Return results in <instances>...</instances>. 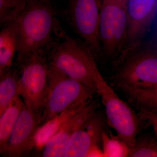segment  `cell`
<instances>
[{"mask_svg":"<svg viewBox=\"0 0 157 157\" xmlns=\"http://www.w3.org/2000/svg\"><path fill=\"white\" fill-rule=\"evenodd\" d=\"M128 157H157V140L150 135L137 136L135 145L129 148Z\"/></svg>","mask_w":157,"mask_h":157,"instance_id":"cell-18","label":"cell"},{"mask_svg":"<svg viewBox=\"0 0 157 157\" xmlns=\"http://www.w3.org/2000/svg\"><path fill=\"white\" fill-rule=\"evenodd\" d=\"M24 102L16 95L0 117V155L6 150L9 137Z\"/></svg>","mask_w":157,"mask_h":157,"instance_id":"cell-15","label":"cell"},{"mask_svg":"<svg viewBox=\"0 0 157 157\" xmlns=\"http://www.w3.org/2000/svg\"><path fill=\"white\" fill-rule=\"evenodd\" d=\"M52 41L44 50L48 67L64 73L96 91L94 70L97 64L85 44L69 36L55 17Z\"/></svg>","mask_w":157,"mask_h":157,"instance_id":"cell-2","label":"cell"},{"mask_svg":"<svg viewBox=\"0 0 157 157\" xmlns=\"http://www.w3.org/2000/svg\"><path fill=\"white\" fill-rule=\"evenodd\" d=\"M12 2L14 3L17 5H20V6H24L25 3L27 0H11Z\"/></svg>","mask_w":157,"mask_h":157,"instance_id":"cell-22","label":"cell"},{"mask_svg":"<svg viewBox=\"0 0 157 157\" xmlns=\"http://www.w3.org/2000/svg\"><path fill=\"white\" fill-rule=\"evenodd\" d=\"M114 86L123 93L129 102L137 109L157 111V86L140 87L122 83Z\"/></svg>","mask_w":157,"mask_h":157,"instance_id":"cell-13","label":"cell"},{"mask_svg":"<svg viewBox=\"0 0 157 157\" xmlns=\"http://www.w3.org/2000/svg\"><path fill=\"white\" fill-rule=\"evenodd\" d=\"M100 8L101 0H69L67 11L70 25L98 61L103 59L99 33Z\"/></svg>","mask_w":157,"mask_h":157,"instance_id":"cell-7","label":"cell"},{"mask_svg":"<svg viewBox=\"0 0 157 157\" xmlns=\"http://www.w3.org/2000/svg\"><path fill=\"white\" fill-rule=\"evenodd\" d=\"M91 99L66 109L41 125L36 133L35 148L38 150H42L48 140L57 133L66 120L73 113L87 104Z\"/></svg>","mask_w":157,"mask_h":157,"instance_id":"cell-14","label":"cell"},{"mask_svg":"<svg viewBox=\"0 0 157 157\" xmlns=\"http://www.w3.org/2000/svg\"><path fill=\"white\" fill-rule=\"evenodd\" d=\"M18 67L21 73L17 95L36 112L42 114L48 91L46 59L41 54H34Z\"/></svg>","mask_w":157,"mask_h":157,"instance_id":"cell-6","label":"cell"},{"mask_svg":"<svg viewBox=\"0 0 157 157\" xmlns=\"http://www.w3.org/2000/svg\"><path fill=\"white\" fill-rule=\"evenodd\" d=\"M157 11V0H128L126 41L118 64L140 45L147 28Z\"/></svg>","mask_w":157,"mask_h":157,"instance_id":"cell-11","label":"cell"},{"mask_svg":"<svg viewBox=\"0 0 157 157\" xmlns=\"http://www.w3.org/2000/svg\"><path fill=\"white\" fill-rule=\"evenodd\" d=\"M48 84L41 125L66 109L92 99L96 94L86 86L48 67Z\"/></svg>","mask_w":157,"mask_h":157,"instance_id":"cell-5","label":"cell"},{"mask_svg":"<svg viewBox=\"0 0 157 157\" xmlns=\"http://www.w3.org/2000/svg\"><path fill=\"white\" fill-rule=\"evenodd\" d=\"M104 126V117L96 111L72 135L63 157H104L100 143Z\"/></svg>","mask_w":157,"mask_h":157,"instance_id":"cell-10","label":"cell"},{"mask_svg":"<svg viewBox=\"0 0 157 157\" xmlns=\"http://www.w3.org/2000/svg\"><path fill=\"white\" fill-rule=\"evenodd\" d=\"M56 14L50 0H27L10 22L17 41V66L34 54H43L53 39Z\"/></svg>","mask_w":157,"mask_h":157,"instance_id":"cell-1","label":"cell"},{"mask_svg":"<svg viewBox=\"0 0 157 157\" xmlns=\"http://www.w3.org/2000/svg\"><path fill=\"white\" fill-rule=\"evenodd\" d=\"M111 78L113 85L157 86V52L144 51L132 52L117 66Z\"/></svg>","mask_w":157,"mask_h":157,"instance_id":"cell-8","label":"cell"},{"mask_svg":"<svg viewBox=\"0 0 157 157\" xmlns=\"http://www.w3.org/2000/svg\"><path fill=\"white\" fill-rule=\"evenodd\" d=\"M11 0H0V27L5 26L12 21L23 8Z\"/></svg>","mask_w":157,"mask_h":157,"instance_id":"cell-20","label":"cell"},{"mask_svg":"<svg viewBox=\"0 0 157 157\" xmlns=\"http://www.w3.org/2000/svg\"><path fill=\"white\" fill-rule=\"evenodd\" d=\"M98 104L92 99L66 120L57 133L42 148V157H63L70 138L73 134L96 112Z\"/></svg>","mask_w":157,"mask_h":157,"instance_id":"cell-12","label":"cell"},{"mask_svg":"<svg viewBox=\"0 0 157 157\" xmlns=\"http://www.w3.org/2000/svg\"><path fill=\"white\" fill-rule=\"evenodd\" d=\"M128 0H101L99 33L103 59L116 65L126 41Z\"/></svg>","mask_w":157,"mask_h":157,"instance_id":"cell-4","label":"cell"},{"mask_svg":"<svg viewBox=\"0 0 157 157\" xmlns=\"http://www.w3.org/2000/svg\"><path fill=\"white\" fill-rule=\"evenodd\" d=\"M42 114L24 104L10 135L3 157H21L30 154L35 147V137L41 125Z\"/></svg>","mask_w":157,"mask_h":157,"instance_id":"cell-9","label":"cell"},{"mask_svg":"<svg viewBox=\"0 0 157 157\" xmlns=\"http://www.w3.org/2000/svg\"><path fill=\"white\" fill-rule=\"evenodd\" d=\"M94 73L96 91L101 96L105 107L108 124L115 130L122 141L132 148L143 126V120L117 94L102 76L97 65Z\"/></svg>","mask_w":157,"mask_h":157,"instance_id":"cell-3","label":"cell"},{"mask_svg":"<svg viewBox=\"0 0 157 157\" xmlns=\"http://www.w3.org/2000/svg\"><path fill=\"white\" fill-rule=\"evenodd\" d=\"M6 70H7L5 69V68L3 67L2 65L1 64V63H0V77L2 76L3 74L6 73Z\"/></svg>","mask_w":157,"mask_h":157,"instance_id":"cell-23","label":"cell"},{"mask_svg":"<svg viewBox=\"0 0 157 157\" xmlns=\"http://www.w3.org/2000/svg\"><path fill=\"white\" fill-rule=\"evenodd\" d=\"M138 114L144 121H146L152 126L157 140V111L137 109Z\"/></svg>","mask_w":157,"mask_h":157,"instance_id":"cell-21","label":"cell"},{"mask_svg":"<svg viewBox=\"0 0 157 157\" xmlns=\"http://www.w3.org/2000/svg\"><path fill=\"white\" fill-rule=\"evenodd\" d=\"M21 73L18 66L0 77V117L17 95V83Z\"/></svg>","mask_w":157,"mask_h":157,"instance_id":"cell-16","label":"cell"},{"mask_svg":"<svg viewBox=\"0 0 157 157\" xmlns=\"http://www.w3.org/2000/svg\"><path fill=\"white\" fill-rule=\"evenodd\" d=\"M102 151L104 157H128L129 147L118 136L103 132Z\"/></svg>","mask_w":157,"mask_h":157,"instance_id":"cell-19","label":"cell"},{"mask_svg":"<svg viewBox=\"0 0 157 157\" xmlns=\"http://www.w3.org/2000/svg\"><path fill=\"white\" fill-rule=\"evenodd\" d=\"M17 51L16 36L9 23L0 30V63L6 70L12 65Z\"/></svg>","mask_w":157,"mask_h":157,"instance_id":"cell-17","label":"cell"}]
</instances>
